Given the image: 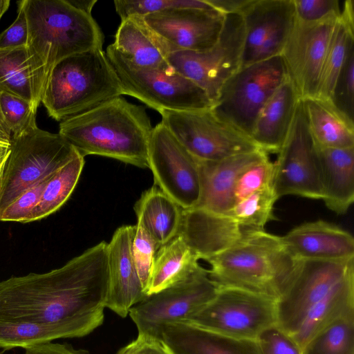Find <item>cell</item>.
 <instances>
[{
	"instance_id": "6da1fadb",
	"label": "cell",
	"mask_w": 354,
	"mask_h": 354,
	"mask_svg": "<svg viewBox=\"0 0 354 354\" xmlns=\"http://www.w3.org/2000/svg\"><path fill=\"white\" fill-rule=\"evenodd\" d=\"M108 283L102 241L59 268L1 281L0 322L63 324L84 337L104 322Z\"/></svg>"
},
{
	"instance_id": "7a4b0ae2",
	"label": "cell",
	"mask_w": 354,
	"mask_h": 354,
	"mask_svg": "<svg viewBox=\"0 0 354 354\" xmlns=\"http://www.w3.org/2000/svg\"><path fill=\"white\" fill-rule=\"evenodd\" d=\"M153 129L143 106L120 96L61 121L58 133L84 157L101 156L149 168Z\"/></svg>"
},
{
	"instance_id": "3957f363",
	"label": "cell",
	"mask_w": 354,
	"mask_h": 354,
	"mask_svg": "<svg viewBox=\"0 0 354 354\" xmlns=\"http://www.w3.org/2000/svg\"><path fill=\"white\" fill-rule=\"evenodd\" d=\"M28 24V50L37 97L42 95L50 73L62 59L102 49V32L92 15L66 0H23Z\"/></svg>"
},
{
	"instance_id": "277c9868",
	"label": "cell",
	"mask_w": 354,
	"mask_h": 354,
	"mask_svg": "<svg viewBox=\"0 0 354 354\" xmlns=\"http://www.w3.org/2000/svg\"><path fill=\"white\" fill-rule=\"evenodd\" d=\"M217 287H231L277 299L295 277L301 261L281 237L266 230L251 232L223 252L205 260Z\"/></svg>"
},
{
	"instance_id": "5b68a950",
	"label": "cell",
	"mask_w": 354,
	"mask_h": 354,
	"mask_svg": "<svg viewBox=\"0 0 354 354\" xmlns=\"http://www.w3.org/2000/svg\"><path fill=\"white\" fill-rule=\"evenodd\" d=\"M124 95L117 74L103 49L67 57L50 71L41 102L57 121L87 111Z\"/></svg>"
},
{
	"instance_id": "8992f818",
	"label": "cell",
	"mask_w": 354,
	"mask_h": 354,
	"mask_svg": "<svg viewBox=\"0 0 354 354\" xmlns=\"http://www.w3.org/2000/svg\"><path fill=\"white\" fill-rule=\"evenodd\" d=\"M0 187V214L24 192L53 176L78 152L59 133L35 125L12 135Z\"/></svg>"
},
{
	"instance_id": "52a82bcc",
	"label": "cell",
	"mask_w": 354,
	"mask_h": 354,
	"mask_svg": "<svg viewBox=\"0 0 354 354\" xmlns=\"http://www.w3.org/2000/svg\"><path fill=\"white\" fill-rule=\"evenodd\" d=\"M105 53L120 82L124 95L137 98L158 112L212 108V103L205 92L169 64L158 68L137 67L112 44Z\"/></svg>"
},
{
	"instance_id": "ba28073f",
	"label": "cell",
	"mask_w": 354,
	"mask_h": 354,
	"mask_svg": "<svg viewBox=\"0 0 354 354\" xmlns=\"http://www.w3.org/2000/svg\"><path fill=\"white\" fill-rule=\"evenodd\" d=\"M288 79L281 55L242 66L223 84L212 109L250 137L260 111Z\"/></svg>"
},
{
	"instance_id": "9c48e42d",
	"label": "cell",
	"mask_w": 354,
	"mask_h": 354,
	"mask_svg": "<svg viewBox=\"0 0 354 354\" xmlns=\"http://www.w3.org/2000/svg\"><path fill=\"white\" fill-rule=\"evenodd\" d=\"M187 322L227 336L257 340L277 326V299L231 287H217L214 297Z\"/></svg>"
},
{
	"instance_id": "30bf717a",
	"label": "cell",
	"mask_w": 354,
	"mask_h": 354,
	"mask_svg": "<svg viewBox=\"0 0 354 354\" xmlns=\"http://www.w3.org/2000/svg\"><path fill=\"white\" fill-rule=\"evenodd\" d=\"M158 113L165 127L199 161H217L261 149L249 136L217 116L212 108Z\"/></svg>"
},
{
	"instance_id": "8fae6325",
	"label": "cell",
	"mask_w": 354,
	"mask_h": 354,
	"mask_svg": "<svg viewBox=\"0 0 354 354\" xmlns=\"http://www.w3.org/2000/svg\"><path fill=\"white\" fill-rule=\"evenodd\" d=\"M244 41L242 15L228 14L225 15L218 40L211 48L173 52L166 59L176 72L202 88L213 105L223 84L242 67Z\"/></svg>"
},
{
	"instance_id": "7c38bea8",
	"label": "cell",
	"mask_w": 354,
	"mask_h": 354,
	"mask_svg": "<svg viewBox=\"0 0 354 354\" xmlns=\"http://www.w3.org/2000/svg\"><path fill=\"white\" fill-rule=\"evenodd\" d=\"M216 291L217 286L209 278L208 270L200 266L183 281L147 295L130 309L129 315L137 327L138 337L158 342L162 326L187 322Z\"/></svg>"
},
{
	"instance_id": "4fadbf2b",
	"label": "cell",
	"mask_w": 354,
	"mask_h": 354,
	"mask_svg": "<svg viewBox=\"0 0 354 354\" xmlns=\"http://www.w3.org/2000/svg\"><path fill=\"white\" fill-rule=\"evenodd\" d=\"M148 162L154 185L183 209L198 205L201 192L198 162L162 122L152 130Z\"/></svg>"
},
{
	"instance_id": "5bb4252c",
	"label": "cell",
	"mask_w": 354,
	"mask_h": 354,
	"mask_svg": "<svg viewBox=\"0 0 354 354\" xmlns=\"http://www.w3.org/2000/svg\"><path fill=\"white\" fill-rule=\"evenodd\" d=\"M273 162L272 187L279 199L295 195L322 199L323 189L316 146L301 100L290 133Z\"/></svg>"
},
{
	"instance_id": "9a60e30c",
	"label": "cell",
	"mask_w": 354,
	"mask_h": 354,
	"mask_svg": "<svg viewBox=\"0 0 354 354\" xmlns=\"http://www.w3.org/2000/svg\"><path fill=\"white\" fill-rule=\"evenodd\" d=\"M354 257L337 260H304L292 281L277 300V326L292 335L312 307L348 272Z\"/></svg>"
},
{
	"instance_id": "2e32d148",
	"label": "cell",
	"mask_w": 354,
	"mask_h": 354,
	"mask_svg": "<svg viewBox=\"0 0 354 354\" xmlns=\"http://www.w3.org/2000/svg\"><path fill=\"white\" fill-rule=\"evenodd\" d=\"M339 17L311 24L295 18L281 55L301 99L317 95L323 63Z\"/></svg>"
},
{
	"instance_id": "e0dca14e",
	"label": "cell",
	"mask_w": 354,
	"mask_h": 354,
	"mask_svg": "<svg viewBox=\"0 0 354 354\" xmlns=\"http://www.w3.org/2000/svg\"><path fill=\"white\" fill-rule=\"evenodd\" d=\"M241 15L242 66L281 55L295 22L293 0H252Z\"/></svg>"
},
{
	"instance_id": "ac0fdd59",
	"label": "cell",
	"mask_w": 354,
	"mask_h": 354,
	"mask_svg": "<svg viewBox=\"0 0 354 354\" xmlns=\"http://www.w3.org/2000/svg\"><path fill=\"white\" fill-rule=\"evenodd\" d=\"M169 53L203 51L218 40L225 15L211 9L173 8L142 17Z\"/></svg>"
},
{
	"instance_id": "d6986e66",
	"label": "cell",
	"mask_w": 354,
	"mask_h": 354,
	"mask_svg": "<svg viewBox=\"0 0 354 354\" xmlns=\"http://www.w3.org/2000/svg\"><path fill=\"white\" fill-rule=\"evenodd\" d=\"M135 225H122L107 243L109 283L106 308L122 317L147 296L131 253Z\"/></svg>"
},
{
	"instance_id": "ffe728a7",
	"label": "cell",
	"mask_w": 354,
	"mask_h": 354,
	"mask_svg": "<svg viewBox=\"0 0 354 354\" xmlns=\"http://www.w3.org/2000/svg\"><path fill=\"white\" fill-rule=\"evenodd\" d=\"M254 232L241 226L231 216L199 208L183 209L181 235L198 259L207 260L232 247Z\"/></svg>"
},
{
	"instance_id": "44dd1931",
	"label": "cell",
	"mask_w": 354,
	"mask_h": 354,
	"mask_svg": "<svg viewBox=\"0 0 354 354\" xmlns=\"http://www.w3.org/2000/svg\"><path fill=\"white\" fill-rule=\"evenodd\" d=\"M268 156L262 149L234 155L217 161H199L201 192L199 208L228 214L234 205V189L241 174Z\"/></svg>"
},
{
	"instance_id": "7402d4cb",
	"label": "cell",
	"mask_w": 354,
	"mask_h": 354,
	"mask_svg": "<svg viewBox=\"0 0 354 354\" xmlns=\"http://www.w3.org/2000/svg\"><path fill=\"white\" fill-rule=\"evenodd\" d=\"M158 340L168 354H262L257 340L227 336L189 322L165 324Z\"/></svg>"
},
{
	"instance_id": "603a6c76",
	"label": "cell",
	"mask_w": 354,
	"mask_h": 354,
	"mask_svg": "<svg viewBox=\"0 0 354 354\" xmlns=\"http://www.w3.org/2000/svg\"><path fill=\"white\" fill-rule=\"evenodd\" d=\"M281 237L287 250L299 261L354 257L352 234L323 220L304 223Z\"/></svg>"
},
{
	"instance_id": "cb8c5ba5",
	"label": "cell",
	"mask_w": 354,
	"mask_h": 354,
	"mask_svg": "<svg viewBox=\"0 0 354 354\" xmlns=\"http://www.w3.org/2000/svg\"><path fill=\"white\" fill-rule=\"evenodd\" d=\"M301 98L290 79L272 95L260 111L250 135L262 150L278 153L291 130Z\"/></svg>"
},
{
	"instance_id": "d4e9b609",
	"label": "cell",
	"mask_w": 354,
	"mask_h": 354,
	"mask_svg": "<svg viewBox=\"0 0 354 354\" xmlns=\"http://www.w3.org/2000/svg\"><path fill=\"white\" fill-rule=\"evenodd\" d=\"M326 206L337 214L347 212L354 201V147H316Z\"/></svg>"
},
{
	"instance_id": "484cf974",
	"label": "cell",
	"mask_w": 354,
	"mask_h": 354,
	"mask_svg": "<svg viewBox=\"0 0 354 354\" xmlns=\"http://www.w3.org/2000/svg\"><path fill=\"white\" fill-rule=\"evenodd\" d=\"M306 122L316 147H354L353 119L333 100L317 97L301 99Z\"/></svg>"
},
{
	"instance_id": "4316f807",
	"label": "cell",
	"mask_w": 354,
	"mask_h": 354,
	"mask_svg": "<svg viewBox=\"0 0 354 354\" xmlns=\"http://www.w3.org/2000/svg\"><path fill=\"white\" fill-rule=\"evenodd\" d=\"M112 45L137 67L158 68L168 64L169 51L142 17L131 16L121 20Z\"/></svg>"
},
{
	"instance_id": "83f0119b",
	"label": "cell",
	"mask_w": 354,
	"mask_h": 354,
	"mask_svg": "<svg viewBox=\"0 0 354 354\" xmlns=\"http://www.w3.org/2000/svg\"><path fill=\"white\" fill-rule=\"evenodd\" d=\"M354 315V270L348 272L309 310L299 329L290 335L301 348L336 321Z\"/></svg>"
},
{
	"instance_id": "f1b7e54d",
	"label": "cell",
	"mask_w": 354,
	"mask_h": 354,
	"mask_svg": "<svg viewBox=\"0 0 354 354\" xmlns=\"http://www.w3.org/2000/svg\"><path fill=\"white\" fill-rule=\"evenodd\" d=\"M134 210L159 247L178 235L183 209L158 186L142 192Z\"/></svg>"
},
{
	"instance_id": "f546056e",
	"label": "cell",
	"mask_w": 354,
	"mask_h": 354,
	"mask_svg": "<svg viewBox=\"0 0 354 354\" xmlns=\"http://www.w3.org/2000/svg\"><path fill=\"white\" fill-rule=\"evenodd\" d=\"M198 258L180 234L158 249L147 295L158 292L188 278L201 266Z\"/></svg>"
},
{
	"instance_id": "4dcf8cb0",
	"label": "cell",
	"mask_w": 354,
	"mask_h": 354,
	"mask_svg": "<svg viewBox=\"0 0 354 354\" xmlns=\"http://www.w3.org/2000/svg\"><path fill=\"white\" fill-rule=\"evenodd\" d=\"M354 47V11L351 0L345 1L323 63L316 97L333 100L346 59Z\"/></svg>"
},
{
	"instance_id": "1f68e13d",
	"label": "cell",
	"mask_w": 354,
	"mask_h": 354,
	"mask_svg": "<svg viewBox=\"0 0 354 354\" xmlns=\"http://www.w3.org/2000/svg\"><path fill=\"white\" fill-rule=\"evenodd\" d=\"M0 92L39 106L27 46L0 50Z\"/></svg>"
},
{
	"instance_id": "d6a6232c",
	"label": "cell",
	"mask_w": 354,
	"mask_h": 354,
	"mask_svg": "<svg viewBox=\"0 0 354 354\" xmlns=\"http://www.w3.org/2000/svg\"><path fill=\"white\" fill-rule=\"evenodd\" d=\"M84 162V157L78 153L48 179L28 223L47 217L66 203L76 187Z\"/></svg>"
},
{
	"instance_id": "836d02e7",
	"label": "cell",
	"mask_w": 354,
	"mask_h": 354,
	"mask_svg": "<svg viewBox=\"0 0 354 354\" xmlns=\"http://www.w3.org/2000/svg\"><path fill=\"white\" fill-rule=\"evenodd\" d=\"M77 337L76 333L63 324L0 322V348H24L61 338Z\"/></svg>"
},
{
	"instance_id": "e575fe53",
	"label": "cell",
	"mask_w": 354,
	"mask_h": 354,
	"mask_svg": "<svg viewBox=\"0 0 354 354\" xmlns=\"http://www.w3.org/2000/svg\"><path fill=\"white\" fill-rule=\"evenodd\" d=\"M277 199L271 185L235 203L227 215L248 231L264 230L265 225L274 219L273 209Z\"/></svg>"
},
{
	"instance_id": "d590c367",
	"label": "cell",
	"mask_w": 354,
	"mask_h": 354,
	"mask_svg": "<svg viewBox=\"0 0 354 354\" xmlns=\"http://www.w3.org/2000/svg\"><path fill=\"white\" fill-rule=\"evenodd\" d=\"M302 354H354V315L319 331L306 342Z\"/></svg>"
},
{
	"instance_id": "8d00e7d4",
	"label": "cell",
	"mask_w": 354,
	"mask_h": 354,
	"mask_svg": "<svg viewBox=\"0 0 354 354\" xmlns=\"http://www.w3.org/2000/svg\"><path fill=\"white\" fill-rule=\"evenodd\" d=\"M113 3L121 20L173 8L214 9L205 0H115Z\"/></svg>"
},
{
	"instance_id": "74e56055",
	"label": "cell",
	"mask_w": 354,
	"mask_h": 354,
	"mask_svg": "<svg viewBox=\"0 0 354 354\" xmlns=\"http://www.w3.org/2000/svg\"><path fill=\"white\" fill-rule=\"evenodd\" d=\"M0 108L6 125L12 135L19 134L36 124L37 106L6 92H0Z\"/></svg>"
},
{
	"instance_id": "f35d334b",
	"label": "cell",
	"mask_w": 354,
	"mask_h": 354,
	"mask_svg": "<svg viewBox=\"0 0 354 354\" xmlns=\"http://www.w3.org/2000/svg\"><path fill=\"white\" fill-rule=\"evenodd\" d=\"M159 245L147 232L141 221L135 225L131 253L142 288L147 295L154 258Z\"/></svg>"
},
{
	"instance_id": "ab89813d",
	"label": "cell",
	"mask_w": 354,
	"mask_h": 354,
	"mask_svg": "<svg viewBox=\"0 0 354 354\" xmlns=\"http://www.w3.org/2000/svg\"><path fill=\"white\" fill-rule=\"evenodd\" d=\"M273 171L274 165L268 156L246 169L238 178L234 189L235 203L272 185Z\"/></svg>"
},
{
	"instance_id": "60d3db41",
	"label": "cell",
	"mask_w": 354,
	"mask_h": 354,
	"mask_svg": "<svg viewBox=\"0 0 354 354\" xmlns=\"http://www.w3.org/2000/svg\"><path fill=\"white\" fill-rule=\"evenodd\" d=\"M50 177L39 182L19 195L0 214V221L28 223L30 216L37 205L45 185Z\"/></svg>"
},
{
	"instance_id": "b9f144b4",
	"label": "cell",
	"mask_w": 354,
	"mask_h": 354,
	"mask_svg": "<svg viewBox=\"0 0 354 354\" xmlns=\"http://www.w3.org/2000/svg\"><path fill=\"white\" fill-rule=\"evenodd\" d=\"M295 18L303 23H317L339 17L342 9L338 0H293Z\"/></svg>"
},
{
	"instance_id": "7bdbcfd3",
	"label": "cell",
	"mask_w": 354,
	"mask_h": 354,
	"mask_svg": "<svg viewBox=\"0 0 354 354\" xmlns=\"http://www.w3.org/2000/svg\"><path fill=\"white\" fill-rule=\"evenodd\" d=\"M333 102L351 118L354 109V47L350 50L335 88Z\"/></svg>"
},
{
	"instance_id": "ee69618b",
	"label": "cell",
	"mask_w": 354,
	"mask_h": 354,
	"mask_svg": "<svg viewBox=\"0 0 354 354\" xmlns=\"http://www.w3.org/2000/svg\"><path fill=\"white\" fill-rule=\"evenodd\" d=\"M257 341L262 354H302L292 337L277 326L264 331Z\"/></svg>"
},
{
	"instance_id": "f6af8a7d",
	"label": "cell",
	"mask_w": 354,
	"mask_h": 354,
	"mask_svg": "<svg viewBox=\"0 0 354 354\" xmlns=\"http://www.w3.org/2000/svg\"><path fill=\"white\" fill-rule=\"evenodd\" d=\"M18 13L15 21L0 35V50L27 46L28 24L24 1H17Z\"/></svg>"
},
{
	"instance_id": "bcb514c9",
	"label": "cell",
	"mask_w": 354,
	"mask_h": 354,
	"mask_svg": "<svg viewBox=\"0 0 354 354\" xmlns=\"http://www.w3.org/2000/svg\"><path fill=\"white\" fill-rule=\"evenodd\" d=\"M117 354H168L158 341L138 337L122 348Z\"/></svg>"
},
{
	"instance_id": "7dc6e473",
	"label": "cell",
	"mask_w": 354,
	"mask_h": 354,
	"mask_svg": "<svg viewBox=\"0 0 354 354\" xmlns=\"http://www.w3.org/2000/svg\"><path fill=\"white\" fill-rule=\"evenodd\" d=\"M24 354H90L84 349H75L71 345L44 343L25 348Z\"/></svg>"
},
{
	"instance_id": "c3c4849f",
	"label": "cell",
	"mask_w": 354,
	"mask_h": 354,
	"mask_svg": "<svg viewBox=\"0 0 354 354\" xmlns=\"http://www.w3.org/2000/svg\"><path fill=\"white\" fill-rule=\"evenodd\" d=\"M212 8L223 15H242L252 0H205Z\"/></svg>"
},
{
	"instance_id": "681fc988",
	"label": "cell",
	"mask_w": 354,
	"mask_h": 354,
	"mask_svg": "<svg viewBox=\"0 0 354 354\" xmlns=\"http://www.w3.org/2000/svg\"><path fill=\"white\" fill-rule=\"evenodd\" d=\"M11 152L10 144L0 142V187L6 164Z\"/></svg>"
},
{
	"instance_id": "f907efd6",
	"label": "cell",
	"mask_w": 354,
	"mask_h": 354,
	"mask_svg": "<svg viewBox=\"0 0 354 354\" xmlns=\"http://www.w3.org/2000/svg\"><path fill=\"white\" fill-rule=\"evenodd\" d=\"M68 2L77 8L88 14L91 15V10L94 5L97 3L96 0H79V1H68Z\"/></svg>"
},
{
	"instance_id": "816d5d0a",
	"label": "cell",
	"mask_w": 354,
	"mask_h": 354,
	"mask_svg": "<svg viewBox=\"0 0 354 354\" xmlns=\"http://www.w3.org/2000/svg\"><path fill=\"white\" fill-rule=\"evenodd\" d=\"M12 133L9 129L0 124V142L10 144Z\"/></svg>"
},
{
	"instance_id": "f5cc1de1",
	"label": "cell",
	"mask_w": 354,
	"mask_h": 354,
	"mask_svg": "<svg viewBox=\"0 0 354 354\" xmlns=\"http://www.w3.org/2000/svg\"><path fill=\"white\" fill-rule=\"evenodd\" d=\"M10 0H0V19L9 8Z\"/></svg>"
},
{
	"instance_id": "db71d44e",
	"label": "cell",
	"mask_w": 354,
	"mask_h": 354,
	"mask_svg": "<svg viewBox=\"0 0 354 354\" xmlns=\"http://www.w3.org/2000/svg\"><path fill=\"white\" fill-rule=\"evenodd\" d=\"M0 124L3 126L4 127L7 128L8 127H6V123H5V121L3 120V115H2V113H1V108H0Z\"/></svg>"
},
{
	"instance_id": "11a10c76",
	"label": "cell",
	"mask_w": 354,
	"mask_h": 354,
	"mask_svg": "<svg viewBox=\"0 0 354 354\" xmlns=\"http://www.w3.org/2000/svg\"><path fill=\"white\" fill-rule=\"evenodd\" d=\"M0 354H2L1 353H0Z\"/></svg>"
}]
</instances>
